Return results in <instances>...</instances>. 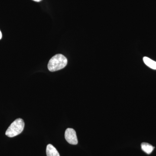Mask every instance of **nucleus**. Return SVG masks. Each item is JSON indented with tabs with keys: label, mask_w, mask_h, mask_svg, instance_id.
Instances as JSON below:
<instances>
[{
	"label": "nucleus",
	"mask_w": 156,
	"mask_h": 156,
	"mask_svg": "<svg viewBox=\"0 0 156 156\" xmlns=\"http://www.w3.org/2000/svg\"><path fill=\"white\" fill-rule=\"evenodd\" d=\"M67 64V59L62 54H56L52 57L48 62V69L50 71L55 72L66 67Z\"/></svg>",
	"instance_id": "f257e3e1"
},
{
	"label": "nucleus",
	"mask_w": 156,
	"mask_h": 156,
	"mask_svg": "<svg viewBox=\"0 0 156 156\" xmlns=\"http://www.w3.org/2000/svg\"><path fill=\"white\" fill-rule=\"evenodd\" d=\"M24 122L22 119H17L10 125L6 131L5 134L10 137H13L20 134L24 129Z\"/></svg>",
	"instance_id": "f03ea898"
},
{
	"label": "nucleus",
	"mask_w": 156,
	"mask_h": 156,
	"mask_svg": "<svg viewBox=\"0 0 156 156\" xmlns=\"http://www.w3.org/2000/svg\"><path fill=\"white\" fill-rule=\"evenodd\" d=\"M65 137L69 143L73 145L77 144L78 141L75 131L73 128H68L66 130Z\"/></svg>",
	"instance_id": "7ed1b4c3"
},
{
	"label": "nucleus",
	"mask_w": 156,
	"mask_h": 156,
	"mask_svg": "<svg viewBox=\"0 0 156 156\" xmlns=\"http://www.w3.org/2000/svg\"><path fill=\"white\" fill-rule=\"evenodd\" d=\"M47 156H60L58 151L52 144H49L46 148Z\"/></svg>",
	"instance_id": "20e7f679"
},
{
	"label": "nucleus",
	"mask_w": 156,
	"mask_h": 156,
	"mask_svg": "<svg viewBox=\"0 0 156 156\" xmlns=\"http://www.w3.org/2000/svg\"><path fill=\"white\" fill-rule=\"evenodd\" d=\"M141 147L142 150L148 154L151 153L154 148L152 145L147 143H142L141 144Z\"/></svg>",
	"instance_id": "39448f33"
},
{
	"label": "nucleus",
	"mask_w": 156,
	"mask_h": 156,
	"mask_svg": "<svg viewBox=\"0 0 156 156\" xmlns=\"http://www.w3.org/2000/svg\"><path fill=\"white\" fill-rule=\"evenodd\" d=\"M143 61L144 63L149 67L151 68L152 69H156V62L152 60L147 57H144Z\"/></svg>",
	"instance_id": "423d86ee"
},
{
	"label": "nucleus",
	"mask_w": 156,
	"mask_h": 156,
	"mask_svg": "<svg viewBox=\"0 0 156 156\" xmlns=\"http://www.w3.org/2000/svg\"><path fill=\"white\" fill-rule=\"evenodd\" d=\"M2 33L1 32V30H0V40L2 38Z\"/></svg>",
	"instance_id": "0eeeda50"
},
{
	"label": "nucleus",
	"mask_w": 156,
	"mask_h": 156,
	"mask_svg": "<svg viewBox=\"0 0 156 156\" xmlns=\"http://www.w3.org/2000/svg\"><path fill=\"white\" fill-rule=\"evenodd\" d=\"M33 1H35L36 2H40L42 1V0H33Z\"/></svg>",
	"instance_id": "6e6552de"
}]
</instances>
